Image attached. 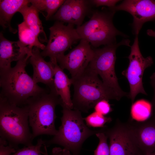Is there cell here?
I'll return each mask as SVG.
<instances>
[{
    "mask_svg": "<svg viewBox=\"0 0 155 155\" xmlns=\"http://www.w3.org/2000/svg\"><path fill=\"white\" fill-rule=\"evenodd\" d=\"M28 109L20 106L0 96V136L16 150L18 145H32L34 140L30 131Z\"/></svg>",
    "mask_w": 155,
    "mask_h": 155,
    "instance_id": "7a4b0ae2",
    "label": "cell"
},
{
    "mask_svg": "<svg viewBox=\"0 0 155 155\" xmlns=\"http://www.w3.org/2000/svg\"><path fill=\"white\" fill-rule=\"evenodd\" d=\"M31 55L27 54L13 67L0 71V96L18 106L25 105L29 98L46 91L35 83L26 71Z\"/></svg>",
    "mask_w": 155,
    "mask_h": 155,
    "instance_id": "6da1fadb",
    "label": "cell"
},
{
    "mask_svg": "<svg viewBox=\"0 0 155 155\" xmlns=\"http://www.w3.org/2000/svg\"><path fill=\"white\" fill-rule=\"evenodd\" d=\"M74 0H65L51 19L63 23L71 24L72 7Z\"/></svg>",
    "mask_w": 155,
    "mask_h": 155,
    "instance_id": "603a6c76",
    "label": "cell"
},
{
    "mask_svg": "<svg viewBox=\"0 0 155 155\" xmlns=\"http://www.w3.org/2000/svg\"><path fill=\"white\" fill-rule=\"evenodd\" d=\"M115 13L111 11L94 12L89 20L77 27L76 30L81 39L87 41L96 47L115 42L117 36L126 37L113 25V18Z\"/></svg>",
    "mask_w": 155,
    "mask_h": 155,
    "instance_id": "52a82bcc",
    "label": "cell"
},
{
    "mask_svg": "<svg viewBox=\"0 0 155 155\" xmlns=\"http://www.w3.org/2000/svg\"><path fill=\"white\" fill-rule=\"evenodd\" d=\"M134 140L143 155L155 152V117L140 122H128Z\"/></svg>",
    "mask_w": 155,
    "mask_h": 155,
    "instance_id": "4fadbf2b",
    "label": "cell"
},
{
    "mask_svg": "<svg viewBox=\"0 0 155 155\" xmlns=\"http://www.w3.org/2000/svg\"><path fill=\"white\" fill-rule=\"evenodd\" d=\"M130 42L129 39H125L118 43L115 42L94 49V56L88 66L100 76L104 85L114 94L117 100L123 97H128L129 93L122 90L118 83L115 70L116 51L120 46H130Z\"/></svg>",
    "mask_w": 155,
    "mask_h": 155,
    "instance_id": "8992f818",
    "label": "cell"
},
{
    "mask_svg": "<svg viewBox=\"0 0 155 155\" xmlns=\"http://www.w3.org/2000/svg\"><path fill=\"white\" fill-rule=\"evenodd\" d=\"M150 83L154 91V94L151 104L153 110V116L155 117V72L153 73L150 76Z\"/></svg>",
    "mask_w": 155,
    "mask_h": 155,
    "instance_id": "f546056e",
    "label": "cell"
},
{
    "mask_svg": "<svg viewBox=\"0 0 155 155\" xmlns=\"http://www.w3.org/2000/svg\"><path fill=\"white\" fill-rule=\"evenodd\" d=\"M95 111L105 116L112 111L108 100H102L98 102L94 107Z\"/></svg>",
    "mask_w": 155,
    "mask_h": 155,
    "instance_id": "4316f807",
    "label": "cell"
},
{
    "mask_svg": "<svg viewBox=\"0 0 155 155\" xmlns=\"http://www.w3.org/2000/svg\"><path fill=\"white\" fill-rule=\"evenodd\" d=\"M115 12L122 10L130 13L133 18V31L138 35L143 25L146 22L155 20V1L125 0L119 5L110 8Z\"/></svg>",
    "mask_w": 155,
    "mask_h": 155,
    "instance_id": "7c38bea8",
    "label": "cell"
},
{
    "mask_svg": "<svg viewBox=\"0 0 155 155\" xmlns=\"http://www.w3.org/2000/svg\"><path fill=\"white\" fill-rule=\"evenodd\" d=\"M89 43L86 40L81 39L79 44L68 53L57 59L62 69H66L69 71L71 78L81 74L92 59L94 51Z\"/></svg>",
    "mask_w": 155,
    "mask_h": 155,
    "instance_id": "8fae6325",
    "label": "cell"
},
{
    "mask_svg": "<svg viewBox=\"0 0 155 155\" xmlns=\"http://www.w3.org/2000/svg\"><path fill=\"white\" fill-rule=\"evenodd\" d=\"M44 146V140L38 139L35 145L26 146L17 150L15 153L11 155H42L43 152L41 149Z\"/></svg>",
    "mask_w": 155,
    "mask_h": 155,
    "instance_id": "d4e9b609",
    "label": "cell"
},
{
    "mask_svg": "<svg viewBox=\"0 0 155 155\" xmlns=\"http://www.w3.org/2000/svg\"><path fill=\"white\" fill-rule=\"evenodd\" d=\"M62 103L60 97L51 91H46L28 100L25 105L28 108L29 125L34 139L43 135H56L57 130L55 125L57 117L55 109L57 105Z\"/></svg>",
    "mask_w": 155,
    "mask_h": 155,
    "instance_id": "277c9868",
    "label": "cell"
},
{
    "mask_svg": "<svg viewBox=\"0 0 155 155\" xmlns=\"http://www.w3.org/2000/svg\"><path fill=\"white\" fill-rule=\"evenodd\" d=\"M61 105L63 108L61 125L52 138L44 140V146L45 147L53 144H57L69 151L73 155H80L84 141L99 132L101 129H90L84 123L81 111L73 110L63 104Z\"/></svg>",
    "mask_w": 155,
    "mask_h": 155,
    "instance_id": "3957f363",
    "label": "cell"
},
{
    "mask_svg": "<svg viewBox=\"0 0 155 155\" xmlns=\"http://www.w3.org/2000/svg\"><path fill=\"white\" fill-rule=\"evenodd\" d=\"M7 142L0 137V155H11L16 152L17 150L8 145Z\"/></svg>",
    "mask_w": 155,
    "mask_h": 155,
    "instance_id": "83f0119b",
    "label": "cell"
},
{
    "mask_svg": "<svg viewBox=\"0 0 155 155\" xmlns=\"http://www.w3.org/2000/svg\"><path fill=\"white\" fill-rule=\"evenodd\" d=\"M29 53L18 41L7 40L2 32L0 34V71L8 69L13 61H18Z\"/></svg>",
    "mask_w": 155,
    "mask_h": 155,
    "instance_id": "9a60e30c",
    "label": "cell"
},
{
    "mask_svg": "<svg viewBox=\"0 0 155 155\" xmlns=\"http://www.w3.org/2000/svg\"><path fill=\"white\" fill-rule=\"evenodd\" d=\"M57 21L49 28V40L44 49L41 53L42 56L50 57L52 62L64 55L65 52L73 44L81 39L74 24L67 26Z\"/></svg>",
    "mask_w": 155,
    "mask_h": 155,
    "instance_id": "9c48e42d",
    "label": "cell"
},
{
    "mask_svg": "<svg viewBox=\"0 0 155 155\" xmlns=\"http://www.w3.org/2000/svg\"><path fill=\"white\" fill-rule=\"evenodd\" d=\"M89 1L84 0H74L72 7L71 24L77 26L82 25L89 8Z\"/></svg>",
    "mask_w": 155,
    "mask_h": 155,
    "instance_id": "7402d4cb",
    "label": "cell"
},
{
    "mask_svg": "<svg viewBox=\"0 0 155 155\" xmlns=\"http://www.w3.org/2000/svg\"><path fill=\"white\" fill-rule=\"evenodd\" d=\"M83 118L87 126L93 127H103L105 124L112 121L110 117H105L95 111Z\"/></svg>",
    "mask_w": 155,
    "mask_h": 155,
    "instance_id": "cb8c5ba5",
    "label": "cell"
},
{
    "mask_svg": "<svg viewBox=\"0 0 155 155\" xmlns=\"http://www.w3.org/2000/svg\"><path fill=\"white\" fill-rule=\"evenodd\" d=\"M29 4L22 7L18 12L22 14L24 21L38 36L39 40L47 42L48 40L39 17V12L32 5L29 6Z\"/></svg>",
    "mask_w": 155,
    "mask_h": 155,
    "instance_id": "ac0fdd59",
    "label": "cell"
},
{
    "mask_svg": "<svg viewBox=\"0 0 155 155\" xmlns=\"http://www.w3.org/2000/svg\"><path fill=\"white\" fill-rule=\"evenodd\" d=\"M147 34L149 36L155 38V31L152 29H148L147 31Z\"/></svg>",
    "mask_w": 155,
    "mask_h": 155,
    "instance_id": "1f68e13d",
    "label": "cell"
},
{
    "mask_svg": "<svg viewBox=\"0 0 155 155\" xmlns=\"http://www.w3.org/2000/svg\"><path fill=\"white\" fill-rule=\"evenodd\" d=\"M128 58L129 65L122 74L128 82L130 91L128 97L133 104L138 94L147 95L143 86V76L145 69L153 64V61L150 56L144 58L142 56L139 47L138 35H136L134 42L131 46V52Z\"/></svg>",
    "mask_w": 155,
    "mask_h": 155,
    "instance_id": "ba28073f",
    "label": "cell"
},
{
    "mask_svg": "<svg viewBox=\"0 0 155 155\" xmlns=\"http://www.w3.org/2000/svg\"><path fill=\"white\" fill-rule=\"evenodd\" d=\"M39 49L34 47L30 58L33 70V79L36 84L40 82L46 85L50 91L56 93L53 78L55 72L54 65L51 61L47 62L44 60Z\"/></svg>",
    "mask_w": 155,
    "mask_h": 155,
    "instance_id": "5bb4252c",
    "label": "cell"
},
{
    "mask_svg": "<svg viewBox=\"0 0 155 155\" xmlns=\"http://www.w3.org/2000/svg\"><path fill=\"white\" fill-rule=\"evenodd\" d=\"M29 0H3L0 1V24L3 29L8 28L13 34L17 30L13 28L11 21L14 14L24 6L30 4Z\"/></svg>",
    "mask_w": 155,
    "mask_h": 155,
    "instance_id": "e0dca14e",
    "label": "cell"
},
{
    "mask_svg": "<svg viewBox=\"0 0 155 155\" xmlns=\"http://www.w3.org/2000/svg\"><path fill=\"white\" fill-rule=\"evenodd\" d=\"M102 129L109 139L110 155H143L128 122L123 123L118 120L112 127Z\"/></svg>",
    "mask_w": 155,
    "mask_h": 155,
    "instance_id": "30bf717a",
    "label": "cell"
},
{
    "mask_svg": "<svg viewBox=\"0 0 155 155\" xmlns=\"http://www.w3.org/2000/svg\"><path fill=\"white\" fill-rule=\"evenodd\" d=\"M31 5L35 7L39 12L42 13L48 20L57 12L65 1L63 0H31Z\"/></svg>",
    "mask_w": 155,
    "mask_h": 155,
    "instance_id": "ffe728a7",
    "label": "cell"
},
{
    "mask_svg": "<svg viewBox=\"0 0 155 155\" xmlns=\"http://www.w3.org/2000/svg\"><path fill=\"white\" fill-rule=\"evenodd\" d=\"M74 87L73 109L88 113L102 100H115L114 94L104 84L98 75L88 67L77 77L71 78Z\"/></svg>",
    "mask_w": 155,
    "mask_h": 155,
    "instance_id": "5b68a950",
    "label": "cell"
},
{
    "mask_svg": "<svg viewBox=\"0 0 155 155\" xmlns=\"http://www.w3.org/2000/svg\"><path fill=\"white\" fill-rule=\"evenodd\" d=\"M52 63L55 67L54 84L56 93L60 96L62 102V104L73 109L70 92V86L72 84V80L68 77L57 61Z\"/></svg>",
    "mask_w": 155,
    "mask_h": 155,
    "instance_id": "2e32d148",
    "label": "cell"
},
{
    "mask_svg": "<svg viewBox=\"0 0 155 155\" xmlns=\"http://www.w3.org/2000/svg\"><path fill=\"white\" fill-rule=\"evenodd\" d=\"M96 135L99 140V142L94 151V155H110L109 146L107 142L108 137L102 128Z\"/></svg>",
    "mask_w": 155,
    "mask_h": 155,
    "instance_id": "484cf974",
    "label": "cell"
},
{
    "mask_svg": "<svg viewBox=\"0 0 155 155\" xmlns=\"http://www.w3.org/2000/svg\"><path fill=\"white\" fill-rule=\"evenodd\" d=\"M52 155H73L70 153L69 150L59 147H55L53 149Z\"/></svg>",
    "mask_w": 155,
    "mask_h": 155,
    "instance_id": "4dcf8cb0",
    "label": "cell"
},
{
    "mask_svg": "<svg viewBox=\"0 0 155 155\" xmlns=\"http://www.w3.org/2000/svg\"><path fill=\"white\" fill-rule=\"evenodd\" d=\"M144 155H155V152H152V153H148Z\"/></svg>",
    "mask_w": 155,
    "mask_h": 155,
    "instance_id": "d6a6232c",
    "label": "cell"
},
{
    "mask_svg": "<svg viewBox=\"0 0 155 155\" xmlns=\"http://www.w3.org/2000/svg\"><path fill=\"white\" fill-rule=\"evenodd\" d=\"M18 41L20 44L32 54L34 47L44 50L46 46L41 43L38 36L27 25L23 22L18 25Z\"/></svg>",
    "mask_w": 155,
    "mask_h": 155,
    "instance_id": "d6986e66",
    "label": "cell"
},
{
    "mask_svg": "<svg viewBox=\"0 0 155 155\" xmlns=\"http://www.w3.org/2000/svg\"><path fill=\"white\" fill-rule=\"evenodd\" d=\"M119 0H93L90 1L96 7L101 6H108L109 8L115 7Z\"/></svg>",
    "mask_w": 155,
    "mask_h": 155,
    "instance_id": "f1b7e54d",
    "label": "cell"
},
{
    "mask_svg": "<svg viewBox=\"0 0 155 155\" xmlns=\"http://www.w3.org/2000/svg\"><path fill=\"white\" fill-rule=\"evenodd\" d=\"M151 104L147 101L141 99L132 104L131 114L133 119L144 121L148 118L151 112Z\"/></svg>",
    "mask_w": 155,
    "mask_h": 155,
    "instance_id": "44dd1931",
    "label": "cell"
}]
</instances>
